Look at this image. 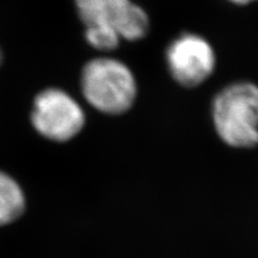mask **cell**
<instances>
[{
	"label": "cell",
	"instance_id": "obj_7",
	"mask_svg": "<svg viewBox=\"0 0 258 258\" xmlns=\"http://www.w3.org/2000/svg\"><path fill=\"white\" fill-rule=\"evenodd\" d=\"M226 2L231 3V4L237 5V6H246V5H250L251 3L257 2V0H226Z\"/></svg>",
	"mask_w": 258,
	"mask_h": 258
},
{
	"label": "cell",
	"instance_id": "obj_4",
	"mask_svg": "<svg viewBox=\"0 0 258 258\" xmlns=\"http://www.w3.org/2000/svg\"><path fill=\"white\" fill-rule=\"evenodd\" d=\"M31 123L48 140L66 143L76 138L86 123L85 111L69 92L49 88L35 97Z\"/></svg>",
	"mask_w": 258,
	"mask_h": 258
},
{
	"label": "cell",
	"instance_id": "obj_1",
	"mask_svg": "<svg viewBox=\"0 0 258 258\" xmlns=\"http://www.w3.org/2000/svg\"><path fill=\"white\" fill-rule=\"evenodd\" d=\"M74 4L84 37L93 49L115 50L122 41H141L150 32V16L133 0H74Z\"/></svg>",
	"mask_w": 258,
	"mask_h": 258
},
{
	"label": "cell",
	"instance_id": "obj_3",
	"mask_svg": "<svg viewBox=\"0 0 258 258\" xmlns=\"http://www.w3.org/2000/svg\"><path fill=\"white\" fill-rule=\"evenodd\" d=\"M80 90L88 104L104 115H123L137 102V77L123 61L99 56L84 64Z\"/></svg>",
	"mask_w": 258,
	"mask_h": 258
},
{
	"label": "cell",
	"instance_id": "obj_6",
	"mask_svg": "<svg viewBox=\"0 0 258 258\" xmlns=\"http://www.w3.org/2000/svg\"><path fill=\"white\" fill-rule=\"evenodd\" d=\"M24 209L23 190L11 176L0 171V226L17 220Z\"/></svg>",
	"mask_w": 258,
	"mask_h": 258
},
{
	"label": "cell",
	"instance_id": "obj_5",
	"mask_svg": "<svg viewBox=\"0 0 258 258\" xmlns=\"http://www.w3.org/2000/svg\"><path fill=\"white\" fill-rule=\"evenodd\" d=\"M165 64L173 82L186 89L201 86L217 69V53L207 38L183 32L167 44Z\"/></svg>",
	"mask_w": 258,
	"mask_h": 258
},
{
	"label": "cell",
	"instance_id": "obj_8",
	"mask_svg": "<svg viewBox=\"0 0 258 258\" xmlns=\"http://www.w3.org/2000/svg\"><path fill=\"white\" fill-rule=\"evenodd\" d=\"M2 60H3V55H2V50H0V63H2Z\"/></svg>",
	"mask_w": 258,
	"mask_h": 258
},
{
	"label": "cell",
	"instance_id": "obj_2",
	"mask_svg": "<svg viewBox=\"0 0 258 258\" xmlns=\"http://www.w3.org/2000/svg\"><path fill=\"white\" fill-rule=\"evenodd\" d=\"M212 123L228 147L250 150L258 146V85L240 80L226 85L214 96Z\"/></svg>",
	"mask_w": 258,
	"mask_h": 258
}]
</instances>
